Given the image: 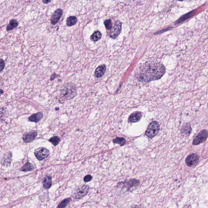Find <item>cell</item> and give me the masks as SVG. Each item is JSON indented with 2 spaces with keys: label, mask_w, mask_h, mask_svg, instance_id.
I'll use <instances>...</instances> for the list:
<instances>
[{
  "label": "cell",
  "mask_w": 208,
  "mask_h": 208,
  "mask_svg": "<svg viewBox=\"0 0 208 208\" xmlns=\"http://www.w3.org/2000/svg\"><path fill=\"white\" fill-rule=\"evenodd\" d=\"M77 19L74 16H71L68 17L66 20V24L67 26H71L76 24Z\"/></svg>",
  "instance_id": "cell-16"
},
{
  "label": "cell",
  "mask_w": 208,
  "mask_h": 208,
  "mask_svg": "<svg viewBox=\"0 0 208 208\" xmlns=\"http://www.w3.org/2000/svg\"><path fill=\"white\" fill-rule=\"evenodd\" d=\"M43 115L41 112H38L32 115L29 117V120L30 121L38 122L42 118Z\"/></svg>",
  "instance_id": "cell-13"
},
{
  "label": "cell",
  "mask_w": 208,
  "mask_h": 208,
  "mask_svg": "<svg viewBox=\"0 0 208 208\" xmlns=\"http://www.w3.org/2000/svg\"><path fill=\"white\" fill-rule=\"evenodd\" d=\"M18 24V21L16 20H12L10 21V23L7 26L6 28V30L7 31H10L14 29L17 27Z\"/></svg>",
  "instance_id": "cell-15"
},
{
  "label": "cell",
  "mask_w": 208,
  "mask_h": 208,
  "mask_svg": "<svg viewBox=\"0 0 208 208\" xmlns=\"http://www.w3.org/2000/svg\"><path fill=\"white\" fill-rule=\"evenodd\" d=\"M52 177L50 175H47L43 181V185L45 188L49 189L52 185Z\"/></svg>",
  "instance_id": "cell-12"
},
{
  "label": "cell",
  "mask_w": 208,
  "mask_h": 208,
  "mask_svg": "<svg viewBox=\"0 0 208 208\" xmlns=\"http://www.w3.org/2000/svg\"><path fill=\"white\" fill-rule=\"evenodd\" d=\"M104 24L106 29L111 30L112 28V24L111 23V19H107L104 21Z\"/></svg>",
  "instance_id": "cell-22"
},
{
  "label": "cell",
  "mask_w": 208,
  "mask_h": 208,
  "mask_svg": "<svg viewBox=\"0 0 208 208\" xmlns=\"http://www.w3.org/2000/svg\"><path fill=\"white\" fill-rule=\"evenodd\" d=\"M34 166L31 163L28 162L26 163L21 169V171L23 172H26L28 171H31L34 170Z\"/></svg>",
  "instance_id": "cell-17"
},
{
  "label": "cell",
  "mask_w": 208,
  "mask_h": 208,
  "mask_svg": "<svg viewBox=\"0 0 208 208\" xmlns=\"http://www.w3.org/2000/svg\"><path fill=\"white\" fill-rule=\"evenodd\" d=\"M36 157L39 160H42L48 157L50 154L49 150L44 147H40L35 150L34 152Z\"/></svg>",
  "instance_id": "cell-4"
},
{
  "label": "cell",
  "mask_w": 208,
  "mask_h": 208,
  "mask_svg": "<svg viewBox=\"0 0 208 208\" xmlns=\"http://www.w3.org/2000/svg\"><path fill=\"white\" fill-rule=\"evenodd\" d=\"M71 200V199L70 198L65 199L61 201V202H59L58 206L57 207V208H63L65 207L70 202Z\"/></svg>",
  "instance_id": "cell-19"
},
{
  "label": "cell",
  "mask_w": 208,
  "mask_h": 208,
  "mask_svg": "<svg viewBox=\"0 0 208 208\" xmlns=\"http://www.w3.org/2000/svg\"><path fill=\"white\" fill-rule=\"evenodd\" d=\"M92 179H93V177L91 175H88L84 178V181L85 182H88L89 181H91Z\"/></svg>",
  "instance_id": "cell-23"
},
{
  "label": "cell",
  "mask_w": 208,
  "mask_h": 208,
  "mask_svg": "<svg viewBox=\"0 0 208 208\" xmlns=\"http://www.w3.org/2000/svg\"><path fill=\"white\" fill-rule=\"evenodd\" d=\"M63 98H72L76 95V90L73 86H67L65 89H63L61 93Z\"/></svg>",
  "instance_id": "cell-7"
},
{
  "label": "cell",
  "mask_w": 208,
  "mask_h": 208,
  "mask_svg": "<svg viewBox=\"0 0 208 208\" xmlns=\"http://www.w3.org/2000/svg\"><path fill=\"white\" fill-rule=\"evenodd\" d=\"M90 187L87 185H81L74 192L73 196L77 199H81L86 195L89 192Z\"/></svg>",
  "instance_id": "cell-3"
},
{
  "label": "cell",
  "mask_w": 208,
  "mask_h": 208,
  "mask_svg": "<svg viewBox=\"0 0 208 208\" xmlns=\"http://www.w3.org/2000/svg\"><path fill=\"white\" fill-rule=\"evenodd\" d=\"M113 142L114 143L120 144L122 146L125 144L126 140L123 138H116L113 139Z\"/></svg>",
  "instance_id": "cell-21"
},
{
  "label": "cell",
  "mask_w": 208,
  "mask_h": 208,
  "mask_svg": "<svg viewBox=\"0 0 208 208\" xmlns=\"http://www.w3.org/2000/svg\"><path fill=\"white\" fill-rule=\"evenodd\" d=\"M106 69V66L104 65H101L99 66L95 71V76L97 78H100L102 77L105 73Z\"/></svg>",
  "instance_id": "cell-14"
},
{
  "label": "cell",
  "mask_w": 208,
  "mask_h": 208,
  "mask_svg": "<svg viewBox=\"0 0 208 208\" xmlns=\"http://www.w3.org/2000/svg\"><path fill=\"white\" fill-rule=\"evenodd\" d=\"M63 11L61 9H58L54 12L51 18V23L55 25L59 22L63 14Z\"/></svg>",
  "instance_id": "cell-9"
},
{
  "label": "cell",
  "mask_w": 208,
  "mask_h": 208,
  "mask_svg": "<svg viewBox=\"0 0 208 208\" xmlns=\"http://www.w3.org/2000/svg\"><path fill=\"white\" fill-rule=\"evenodd\" d=\"M111 32L109 33V36L111 38L115 39L117 38L120 34L122 30V23L120 21H116L113 27L111 29Z\"/></svg>",
  "instance_id": "cell-6"
},
{
  "label": "cell",
  "mask_w": 208,
  "mask_h": 208,
  "mask_svg": "<svg viewBox=\"0 0 208 208\" xmlns=\"http://www.w3.org/2000/svg\"><path fill=\"white\" fill-rule=\"evenodd\" d=\"M5 62L2 59H0V72L3 70L5 67Z\"/></svg>",
  "instance_id": "cell-24"
},
{
  "label": "cell",
  "mask_w": 208,
  "mask_h": 208,
  "mask_svg": "<svg viewBox=\"0 0 208 208\" xmlns=\"http://www.w3.org/2000/svg\"><path fill=\"white\" fill-rule=\"evenodd\" d=\"M208 137V131L206 130H203L200 132L193 139V144L197 145L206 141Z\"/></svg>",
  "instance_id": "cell-5"
},
{
  "label": "cell",
  "mask_w": 208,
  "mask_h": 208,
  "mask_svg": "<svg viewBox=\"0 0 208 208\" xmlns=\"http://www.w3.org/2000/svg\"><path fill=\"white\" fill-rule=\"evenodd\" d=\"M4 91L3 90H0V96L2 95V94H3Z\"/></svg>",
  "instance_id": "cell-26"
},
{
  "label": "cell",
  "mask_w": 208,
  "mask_h": 208,
  "mask_svg": "<svg viewBox=\"0 0 208 208\" xmlns=\"http://www.w3.org/2000/svg\"><path fill=\"white\" fill-rule=\"evenodd\" d=\"M51 1V0H42L43 3L45 4L49 3Z\"/></svg>",
  "instance_id": "cell-25"
},
{
  "label": "cell",
  "mask_w": 208,
  "mask_h": 208,
  "mask_svg": "<svg viewBox=\"0 0 208 208\" xmlns=\"http://www.w3.org/2000/svg\"><path fill=\"white\" fill-rule=\"evenodd\" d=\"M198 156L196 154L193 153L189 154L185 160V163L189 167L194 166L196 165L199 161Z\"/></svg>",
  "instance_id": "cell-8"
},
{
  "label": "cell",
  "mask_w": 208,
  "mask_h": 208,
  "mask_svg": "<svg viewBox=\"0 0 208 208\" xmlns=\"http://www.w3.org/2000/svg\"><path fill=\"white\" fill-rule=\"evenodd\" d=\"M159 125L156 121L152 122L148 126L145 134L148 138H152L156 136L159 131Z\"/></svg>",
  "instance_id": "cell-2"
},
{
  "label": "cell",
  "mask_w": 208,
  "mask_h": 208,
  "mask_svg": "<svg viewBox=\"0 0 208 208\" xmlns=\"http://www.w3.org/2000/svg\"><path fill=\"white\" fill-rule=\"evenodd\" d=\"M49 141L52 143L54 146H56L59 144L60 141V139L58 136H53L49 139Z\"/></svg>",
  "instance_id": "cell-20"
},
{
  "label": "cell",
  "mask_w": 208,
  "mask_h": 208,
  "mask_svg": "<svg viewBox=\"0 0 208 208\" xmlns=\"http://www.w3.org/2000/svg\"><path fill=\"white\" fill-rule=\"evenodd\" d=\"M102 37V34L99 31H95L94 33L91 35V39L94 41H97L99 40Z\"/></svg>",
  "instance_id": "cell-18"
},
{
  "label": "cell",
  "mask_w": 208,
  "mask_h": 208,
  "mask_svg": "<svg viewBox=\"0 0 208 208\" xmlns=\"http://www.w3.org/2000/svg\"><path fill=\"white\" fill-rule=\"evenodd\" d=\"M166 72V68L162 63H145L139 68L137 73L139 81L148 82L161 78Z\"/></svg>",
  "instance_id": "cell-1"
},
{
  "label": "cell",
  "mask_w": 208,
  "mask_h": 208,
  "mask_svg": "<svg viewBox=\"0 0 208 208\" xmlns=\"http://www.w3.org/2000/svg\"><path fill=\"white\" fill-rule=\"evenodd\" d=\"M142 115L141 113L136 112L130 115L128 121L130 123H135L139 122L142 118Z\"/></svg>",
  "instance_id": "cell-11"
},
{
  "label": "cell",
  "mask_w": 208,
  "mask_h": 208,
  "mask_svg": "<svg viewBox=\"0 0 208 208\" xmlns=\"http://www.w3.org/2000/svg\"><path fill=\"white\" fill-rule=\"evenodd\" d=\"M37 136V132L35 131H31L24 135L23 140L25 143H31L35 140Z\"/></svg>",
  "instance_id": "cell-10"
}]
</instances>
